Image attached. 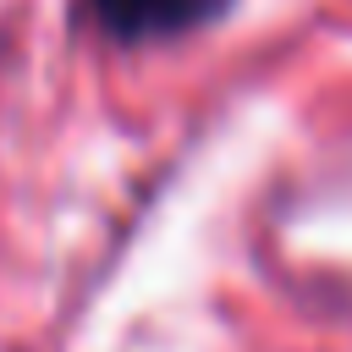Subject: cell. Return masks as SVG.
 Masks as SVG:
<instances>
[{"mask_svg": "<svg viewBox=\"0 0 352 352\" xmlns=\"http://www.w3.org/2000/svg\"><path fill=\"white\" fill-rule=\"evenodd\" d=\"M226 6L231 0H88V16L121 44H148L214 22Z\"/></svg>", "mask_w": 352, "mask_h": 352, "instance_id": "cell-1", "label": "cell"}]
</instances>
